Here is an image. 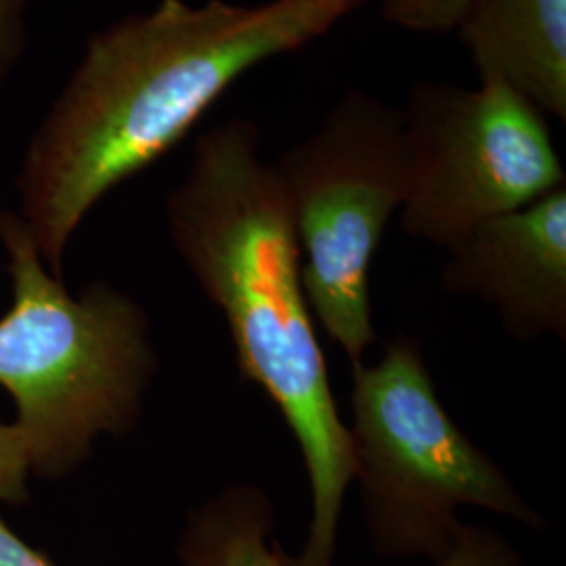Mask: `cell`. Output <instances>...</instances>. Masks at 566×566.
<instances>
[{"label": "cell", "mask_w": 566, "mask_h": 566, "mask_svg": "<svg viewBox=\"0 0 566 566\" xmlns=\"http://www.w3.org/2000/svg\"><path fill=\"white\" fill-rule=\"evenodd\" d=\"M355 371L348 428L365 531L378 558L443 563L479 507L542 531L546 518L449 416L422 346L399 334Z\"/></svg>", "instance_id": "277c9868"}, {"label": "cell", "mask_w": 566, "mask_h": 566, "mask_svg": "<svg viewBox=\"0 0 566 566\" xmlns=\"http://www.w3.org/2000/svg\"><path fill=\"white\" fill-rule=\"evenodd\" d=\"M166 223L203 296L223 313L242 380L263 388L301 449L311 518L290 563L334 566L355 476L350 437L304 296L290 202L256 122L231 118L198 137L166 198Z\"/></svg>", "instance_id": "7a4b0ae2"}, {"label": "cell", "mask_w": 566, "mask_h": 566, "mask_svg": "<svg viewBox=\"0 0 566 566\" xmlns=\"http://www.w3.org/2000/svg\"><path fill=\"white\" fill-rule=\"evenodd\" d=\"M181 566H292L275 539V506L263 486H224L187 514L177 544ZM434 566H525L523 554L489 526L465 525Z\"/></svg>", "instance_id": "9c48e42d"}, {"label": "cell", "mask_w": 566, "mask_h": 566, "mask_svg": "<svg viewBox=\"0 0 566 566\" xmlns=\"http://www.w3.org/2000/svg\"><path fill=\"white\" fill-rule=\"evenodd\" d=\"M443 290L493 306L512 340L566 338V187L447 248Z\"/></svg>", "instance_id": "52a82bcc"}, {"label": "cell", "mask_w": 566, "mask_h": 566, "mask_svg": "<svg viewBox=\"0 0 566 566\" xmlns=\"http://www.w3.org/2000/svg\"><path fill=\"white\" fill-rule=\"evenodd\" d=\"M273 166L294 219L306 303L357 369L378 340L371 266L386 227L403 206L401 109L350 91Z\"/></svg>", "instance_id": "5b68a950"}, {"label": "cell", "mask_w": 566, "mask_h": 566, "mask_svg": "<svg viewBox=\"0 0 566 566\" xmlns=\"http://www.w3.org/2000/svg\"><path fill=\"white\" fill-rule=\"evenodd\" d=\"M30 468V449L25 443L23 430L15 422H0V504L23 506L30 500L28 476Z\"/></svg>", "instance_id": "8fae6325"}, {"label": "cell", "mask_w": 566, "mask_h": 566, "mask_svg": "<svg viewBox=\"0 0 566 566\" xmlns=\"http://www.w3.org/2000/svg\"><path fill=\"white\" fill-rule=\"evenodd\" d=\"M403 116L401 227L449 248L470 229L566 187L546 114L504 82H418Z\"/></svg>", "instance_id": "8992f818"}, {"label": "cell", "mask_w": 566, "mask_h": 566, "mask_svg": "<svg viewBox=\"0 0 566 566\" xmlns=\"http://www.w3.org/2000/svg\"><path fill=\"white\" fill-rule=\"evenodd\" d=\"M13 301L0 317V386L41 479L74 474L95 441L142 420L158 355L142 304L109 283L70 294L41 259L20 214L0 210Z\"/></svg>", "instance_id": "3957f363"}, {"label": "cell", "mask_w": 566, "mask_h": 566, "mask_svg": "<svg viewBox=\"0 0 566 566\" xmlns=\"http://www.w3.org/2000/svg\"><path fill=\"white\" fill-rule=\"evenodd\" d=\"M0 566H55L39 549L28 546L0 516Z\"/></svg>", "instance_id": "4fadbf2b"}, {"label": "cell", "mask_w": 566, "mask_h": 566, "mask_svg": "<svg viewBox=\"0 0 566 566\" xmlns=\"http://www.w3.org/2000/svg\"><path fill=\"white\" fill-rule=\"evenodd\" d=\"M365 0H160L88 36L21 156L18 214L49 271L84 219L163 160L248 72L303 51Z\"/></svg>", "instance_id": "6da1fadb"}, {"label": "cell", "mask_w": 566, "mask_h": 566, "mask_svg": "<svg viewBox=\"0 0 566 566\" xmlns=\"http://www.w3.org/2000/svg\"><path fill=\"white\" fill-rule=\"evenodd\" d=\"M386 21L416 34L455 32L470 0H378Z\"/></svg>", "instance_id": "30bf717a"}, {"label": "cell", "mask_w": 566, "mask_h": 566, "mask_svg": "<svg viewBox=\"0 0 566 566\" xmlns=\"http://www.w3.org/2000/svg\"><path fill=\"white\" fill-rule=\"evenodd\" d=\"M458 36L481 81L566 118V0H470Z\"/></svg>", "instance_id": "ba28073f"}, {"label": "cell", "mask_w": 566, "mask_h": 566, "mask_svg": "<svg viewBox=\"0 0 566 566\" xmlns=\"http://www.w3.org/2000/svg\"><path fill=\"white\" fill-rule=\"evenodd\" d=\"M30 4L32 0H0V93L25 53Z\"/></svg>", "instance_id": "7c38bea8"}]
</instances>
